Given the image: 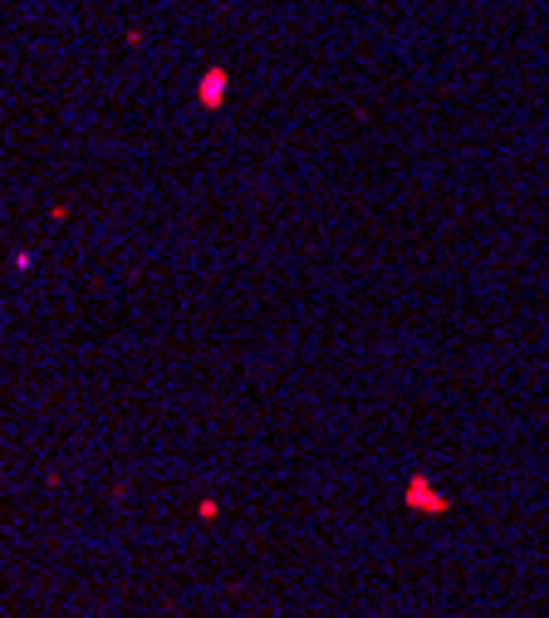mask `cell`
<instances>
[{"label": "cell", "mask_w": 549, "mask_h": 618, "mask_svg": "<svg viewBox=\"0 0 549 618\" xmlns=\"http://www.w3.org/2000/svg\"><path fill=\"white\" fill-rule=\"evenodd\" d=\"M407 506H417V511H432V515H442L446 511V496H437V491H432L427 486V481H412V486H407Z\"/></svg>", "instance_id": "6da1fadb"}]
</instances>
